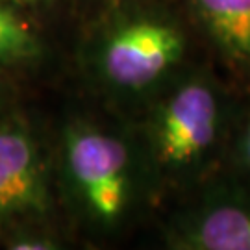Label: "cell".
Returning a JSON list of instances; mask_svg holds the SVG:
<instances>
[{
	"label": "cell",
	"mask_w": 250,
	"mask_h": 250,
	"mask_svg": "<svg viewBox=\"0 0 250 250\" xmlns=\"http://www.w3.org/2000/svg\"><path fill=\"white\" fill-rule=\"evenodd\" d=\"M239 102L206 67L191 65L139 109L134 130L152 197H188L224 167Z\"/></svg>",
	"instance_id": "cell-1"
},
{
	"label": "cell",
	"mask_w": 250,
	"mask_h": 250,
	"mask_svg": "<svg viewBox=\"0 0 250 250\" xmlns=\"http://www.w3.org/2000/svg\"><path fill=\"white\" fill-rule=\"evenodd\" d=\"M191 24L174 9L156 0H107L82 41L80 67L106 99L143 109L191 67Z\"/></svg>",
	"instance_id": "cell-2"
},
{
	"label": "cell",
	"mask_w": 250,
	"mask_h": 250,
	"mask_svg": "<svg viewBox=\"0 0 250 250\" xmlns=\"http://www.w3.org/2000/svg\"><path fill=\"white\" fill-rule=\"evenodd\" d=\"M54 176L58 198L93 235L125 230L154 198L134 132L126 134L83 115L63 123Z\"/></svg>",
	"instance_id": "cell-3"
},
{
	"label": "cell",
	"mask_w": 250,
	"mask_h": 250,
	"mask_svg": "<svg viewBox=\"0 0 250 250\" xmlns=\"http://www.w3.org/2000/svg\"><path fill=\"white\" fill-rule=\"evenodd\" d=\"M58 208L54 163L24 113L0 117V241L48 224Z\"/></svg>",
	"instance_id": "cell-4"
},
{
	"label": "cell",
	"mask_w": 250,
	"mask_h": 250,
	"mask_svg": "<svg viewBox=\"0 0 250 250\" xmlns=\"http://www.w3.org/2000/svg\"><path fill=\"white\" fill-rule=\"evenodd\" d=\"M161 241L170 250H250V182L217 172L184 197Z\"/></svg>",
	"instance_id": "cell-5"
},
{
	"label": "cell",
	"mask_w": 250,
	"mask_h": 250,
	"mask_svg": "<svg viewBox=\"0 0 250 250\" xmlns=\"http://www.w3.org/2000/svg\"><path fill=\"white\" fill-rule=\"evenodd\" d=\"M186 6L195 30L250 93V0H186Z\"/></svg>",
	"instance_id": "cell-6"
},
{
	"label": "cell",
	"mask_w": 250,
	"mask_h": 250,
	"mask_svg": "<svg viewBox=\"0 0 250 250\" xmlns=\"http://www.w3.org/2000/svg\"><path fill=\"white\" fill-rule=\"evenodd\" d=\"M45 50L28 13L9 0H0V72L32 69L45 58Z\"/></svg>",
	"instance_id": "cell-7"
},
{
	"label": "cell",
	"mask_w": 250,
	"mask_h": 250,
	"mask_svg": "<svg viewBox=\"0 0 250 250\" xmlns=\"http://www.w3.org/2000/svg\"><path fill=\"white\" fill-rule=\"evenodd\" d=\"M223 169L250 182V102L237 107Z\"/></svg>",
	"instance_id": "cell-8"
},
{
	"label": "cell",
	"mask_w": 250,
	"mask_h": 250,
	"mask_svg": "<svg viewBox=\"0 0 250 250\" xmlns=\"http://www.w3.org/2000/svg\"><path fill=\"white\" fill-rule=\"evenodd\" d=\"M48 224L41 226H28L17 232L9 233L6 239H2L4 249L9 250H56L62 249L63 243L56 233L48 232Z\"/></svg>",
	"instance_id": "cell-9"
},
{
	"label": "cell",
	"mask_w": 250,
	"mask_h": 250,
	"mask_svg": "<svg viewBox=\"0 0 250 250\" xmlns=\"http://www.w3.org/2000/svg\"><path fill=\"white\" fill-rule=\"evenodd\" d=\"M9 2L30 15V13H41L50 9L52 6H56L58 0H9Z\"/></svg>",
	"instance_id": "cell-10"
}]
</instances>
